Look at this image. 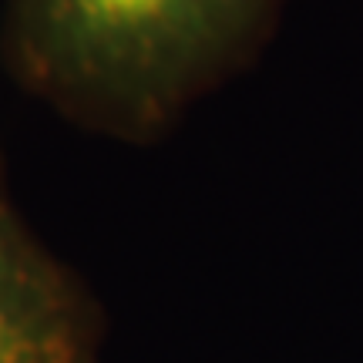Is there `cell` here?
<instances>
[{"label": "cell", "mask_w": 363, "mask_h": 363, "mask_svg": "<svg viewBox=\"0 0 363 363\" xmlns=\"http://www.w3.org/2000/svg\"><path fill=\"white\" fill-rule=\"evenodd\" d=\"M279 0H7L4 57L57 111L155 135L262 40Z\"/></svg>", "instance_id": "cell-1"}, {"label": "cell", "mask_w": 363, "mask_h": 363, "mask_svg": "<svg viewBox=\"0 0 363 363\" xmlns=\"http://www.w3.org/2000/svg\"><path fill=\"white\" fill-rule=\"evenodd\" d=\"M104 313L21 219L0 179V363H98Z\"/></svg>", "instance_id": "cell-2"}]
</instances>
